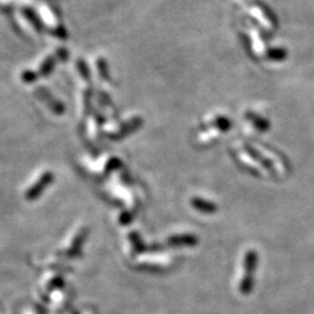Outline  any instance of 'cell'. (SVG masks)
Segmentation results:
<instances>
[{
    "label": "cell",
    "instance_id": "6da1fadb",
    "mask_svg": "<svg viewBox=\"0 0 314 314\" xmlns=\"http://www.w3.org/2000/svg\"><path fill=\"white\" fill-rule=\"evenodd\" d=\"M258 262V254L256 250H248L244 255V275L243 279L241 282V288H242L243 292H248L252 287L253 283V276L255 274L256 266Z\"/></svg>",
    "mask_w": 314,
    "mask_h": 314
},
{
    "label": "cell",
    "instance_id": "7a4b0ae2",
    "mask_svg": "<svg viewBox=\"0 0 314 314\" xmlns=\"http://www.w3.org/2000/svg\"><path fill=\"white\" fill-rule=\"evenodd\" d=\"M54 182V173L52 171H46L39 180L36 181V183L34 184L32 188H29L26 192V199L29 201H34L35 199L39 198L46 188L52 184Z\"/></svg>",
    "mask_w": 314,
    "mask_h": 314
},
{
    "label": "cell",
    "instance_id": "3957f363",
    "mask_svg": "<svg viewBox=\"0 0 314 314\" xmlns=\"http://www.w3.org/2000/svg\"><path fill=\"white\" fill-rule=\"evenodd\" d=\"M142 124H143V120L141 118L137 117V118L130 119V120L126 122L125 126L122 127L121 129H119L117 133H114V134H109L108 138L112 140H120L122 138L127 137V135L130 133H134L135 130H138Z\"/></svg>",
    "mask_w": 314,
    "mask_h": 314
},
{
    "label": "cell",
    "instance_id": "277c9868",
    "mask_svg": "<svg viewBox=\"0 0 314 314\" xmlns=\"http://www.w3.org/2000/svg\"><path fill=\"white\" fill-rule=\"evenodd\" d=\"M198 242V237L193 234L173 235L168 240V243L172 247H193Z\"/></svg>",
    "mask_w": 314,
    "mask_h": 314
},
{
    "label": "cell",
    "instance_id": "5b68a950",
    "mask_svg": "<svg viewBox=\"0 0 314 314\" xmlns=\"http://www.w3.org/2000/svg\"><path fill=\"white\" fill-rule=\"evenodd\" d=\"M191 205H192L193 209L201 212L204 214H213L218 211V206L214 203L200 197H193L191 199Z\"/></svg>",
    "mask_w": 314,
    "mask_h": 314
},
{
    "label": "cell",
    "instance_id": "8992f818",
    "mask_svg": "<svg viewBox=\"0 0 314 314\" xmlns=\"http://www.w3.org/2000/svg\"><path fill=\"white\" fill-rule=\"evenodd\" d=\"M37 93H39V96L41 97V98L43 99L47 104H48L49 108L52 109L54 113H56V114L64 113L65 111L64 105H63L62 103H59V101H57L56 99H54V97L50 95V93L47 92L43 87H39Z\"/></svg>",
    "mask_w": 314,
    "mask_h": 314
},
{
    "label": "cell",
    "instance_id": "52a82bcc",
    "mask_svg": "<svg viewBox=\"0 0 314 314\" xmlns=\"http://www.w3.org/2000/svg\"><path fill=\"white\" fill-rule=\"evenodd\" d=\"M254 5H255L258 10L262 12V14L264 15V18L269 21V24L271 26L275 28H278V18L277 15L275 14V12L273 11L268 4L262 2V0H254Z\"/></svg>",
    "mask_w": 314,
    "mask_h": 314
},
{
    "label": "cell",
    "instance_id": "ba28073f",
    "mask_svg": "<svg viewBox=\"0 0 314 314\" xmlns=\"http://www.w3.org/2000/svg\"><path fill=\"white\" fill-rule=\"evenodd\" d=\"M287 50L282 47H274L266 50L265 56L271 62H283L287 57Z\"/></svg>",
    "mask_w": 314,
    "mask_h": 314
},
{
    "label": "cell",
    "instance_id": "9c48e42d",
    "mask_svg": "<svg viewBox=\"0 0 314 314\" xmlns=\"http://www.w3.org/2000/svg\"><path fill=\"white\" fill-rule=\"evenodd\" d=\"M247 117H248L249 120L253 122V125L255 126L260 131H266L270 128L269 121L263 117H260L258 114L253 113V112H248Z\"/></svg>",
    "mask_w": 314,
    "mask_h": 314
},
{
    "label": "cell",
    "instance_id": "30bf717a",
    "mask_svg": "<svg viewBox=\"0 0 314 314\" xmlns=\"http://www.w3.org/2000/svg\"><path fill=\"white\" fill-rule=\"evenodd\" d=\"M84 237H85V229H82V231H80V232L78 233V234L76 235V237L74 239V241H72L70 249L66 252L68 255H70V256L77 255V254L79 253L80 248H82Z\"/></svg>",
    "mask_w": 314,
    "mask_h": 314
},
{
    "label": "cell",
    "instance_id": "8fae6325",
    "mask_svg": "<svg viewBox=\"0 0 314 314\" xmlns=\"http://www.w3.org/2000/svg\"><path fill=\"white\" fill-rule=\"evenodd\" d=\"M213 125H214L215 127H218V128H219L220 130L227 131V130L231 129L232 122H231V120H229V119L226 118V117H218V118H216L215 120L213 121Z\"/></svg>",
    "mask_w": 314,
    "mask_h": 314
},
{
    "label": "cell",
    "instance_id": "7c38bea8",
    "mask_svg": "<svg viewBox=\"0 0 314 314\" xmlns=\"http://www.w3.org/2000/svg\"><path fill=\"white\" fill-rule=\"evenodd\" d=\"M129 236H130L131 243H133V245H134L135 252H137V253H141V252H143V250H144V248H143V243H142L141 239H140V236H139L138 233H135V232L130 233V235H129Z\"/></svg>",
    "mask_w": 314,
    "mask_h": 314
},
{
    "label": "cell",
    "instance_id": "4fadbf2b",
    "mask_svg": "<svg viewBox=\"0 0 314 314\" xmlns=\"http://www.w3.org/2000/svg\"><path fill=\"white\" fill-rule=\"evenodd\" d=\"M53 64H54V62H53L52 58L47 59V61L43 63V65H42V68H41V75L46 76V75L50 74V71H52V69H53Z\"/></svg>",
    "mask_w": 314,
    "mask_h": 314
},
{
    "label": "cell",
    "instance_id": "5bb4252c",
    "mask_svg": "<svg viewBox=\"0 0 314 314\" xmlns=\"http://www.w3.org/2000/svg\"><path fill=\"white\" fill-rule=\"evenodd\" d=\"M23 77H24L25 82H27V83H32V82H34V80L36 79L35 74H34V72H29V71L25 72V74L23 75Z\"/></svg>",
    "mask_w": 314,
    "mask_h": 314
}]
</instances>
